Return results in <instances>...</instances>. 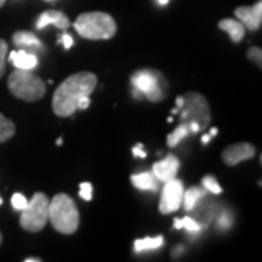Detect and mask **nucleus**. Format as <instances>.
<instances>
[{
    "mask_svg": "<svg viewBox=\"0 0 262 262\" xmlns=\"http://www.w3.org/2000/svg\"><path fill=\"white\" fill-rule=\"evenodd\" d=\"M96 76L91 72H80L67 77L53 96V111L58 117H70L77 110V102L83 96H91L96 86Z\"/></svg>",
    "mask_w": 262,
    "mask_h": 262,
    "instance_id": "obj_1",
    "label": "nucleus"
},
{
    "mask_svg": "<svg viewBox=\"0 0 262 262\" xmlns=\"http://www.w3.org/2000/svg\"><path fill=\"white\" fill-rule=\"evenodd\" d=\"M50 223L58 233L73 234L79 227L80 215L75 201L67 194H57L48 207Z\"/></svg>",
    "mask_w": 262,
    "mask_h": 262,
    "instance_id": "obj_2",
    "label": "nucleus"
},
{
    "mask_svg": "<svg viewBox=\"0 0 262 262\" xmlns=\"http://www.w3.org/2000/svg\"><path fill=\"white\" fill-rule=\"evenodd\" d=\"M73 27L86 39H110L117 34L115 19L105 12H86L79 15Z\"/></svg>",
    "mask_w": 262,
    "mask_h": 262,
    "instance_id": "obj_3",
    "label": "nucleus"
},
{
    "mask_svg": "<svg viewBox=\"0 0 262 262\" xmlns=\"http://www.w3.org/2000/svg\"><path fill=\"white\" fill-rule=\"evenodd\" d=\"M8 88L15 98L27 102H37L46 95L44 80L32 72L22 69L12 72L8 80Z\"/></svg>",
    "mask_w": 262,
    "mask_h": 262,
    "instance_id": "obj_4",
    "label": "nucleus"
},
{
    "mask_svg": "<svg viewBox=\"0 0 262 262\" xmlns=\"http://www.w3.org/2000/svg\"><path fill=\"white\" fill-rule=\"evenodd\" d=\"M131 84L134 88L133 94L139 99V98H147L150 102H160L165 99V79L156 70H150V69H141L137 70L136 73L131 76Z\"/></svg>",
    "mask_w": 262,
    "mask_h": 262,
    "instance_id": "obj_5",
    "label": "nucleus"
},
{
    "mask_svg": "<svg viewBox=\"0 0 262 262\" xmlns=\"http://www.w3.org/2000/svg\"><path fill=\"white\" fill-rule=\"evenodd\" d=\"M48 207H50V200L44 192H37L28 201L27 207L20 210V219L19 225L24 230L35 233L42 230L50 220L48 215Z\"/></svg>",
    "mask_w": 262,
    "mask_h": 262,
    "instance_id": "obj_6",
    "label": "nucleus"
},
{
    "mask_svg": "<svg viewBox=\"0 0 262 262\" xmlns=\"http://www.w3.org/2000/svg\"><path fill=\"white\" fill-rule=\"evenodd\" d=\"M181 111V122H196L200 125V131L206 130L210 125V105L201 94L188 92L184 95V105Z\"/></svg>",
    "mask_w": 262,
    "mask_h": 262,
    "instance_id": "obj_7",
    "label": "nucleus"
},
{
    "mask_svg": "<svg viewBox=\"0 0 262 262\" xmlns=\"http://www.w3.org/2000/svg\"><path fill=\"white\" fill-rule=\"evenodd\" d=\"M165 187L162 191L159 203V211L162 214H170L178 211L182 206V196H184V184L182 181L173 178L163 182Z\"/></svg>",
    "mask_w": 262,
    "mask_h": 262,
    "instance_id": "obj_8",
    "label": "nucleus"
},
{
    "mask_svg": "<svg viewBox=\"0 0 262 262\" xmlns=\"http://www.w3.org/2000/svg\"><path fill=\"white\" fill-rule=\"evenodd\" d=\"M255 155H256L255 146L251 143L244 141V143H236V144L226 147L222 158H223V162L227 166H236L244 160L252 159Z\"/></svg>",
    "mask_w": 262,
    "mask_h": 262,
    "instance_id": "obj_9",
    "label": "nucleus"
},
{
    "mask_svg": "<svg viewBox=\"0 0 262 262\" xmlns=\"http://www.w3.org/2000/svg\"><path fill=\"white\" fill-rule=\"evenodd\" d=\"M236 18L249 31H258L262 24V2L258 0L253 6H239L234 10Z\"/></svg>",
    "mask_w": 262,
    "mask_h": 262,
    "instance_id": "obj_10",
    "label": "nucleus"
},
{
    "mask_svg": "<svg viewBox=\"0 0 262 262\" xmlns=\"http://www.w3.org/2000/svg\"><path fill=\"white\" fill-rule=\"evenodd\" d=\"M179 169V159L169 153L168 156L165 159L159 160L153 165V175L156 177V179L159 182H166V181H170V179L177 178V173H178Z\"/></svg>",
    "mask_w": 262,
    "mask_h": 262,
    "instance_id": "obj_11",
    "label": "nucleus"
},
{
    "mask_svg": "<svg viewBox=\"0 0 262 262\" xmlns=\"http://www.w3.org/2000/svg\"><path fill=\"white\" fill-rule=\"evenodd\" d=\"M48 25H54L58 29H67L72 24H70V19L66 16L63 12L60 10H46L42 12L37 19V24L35 27L37 29H44Z\"/></svg>",
    "mask_w": 262,
    "mask_h": 262,
    "instance_id": "obj_12",
    "label": "nucleus"
},
{
    "mask_svg": "<svg viewBox=\"0 0 262 262\" xmlns=\"http://www.w3.org/2000/svg\"><path fill=\"white\" fill-rule=\"evenodd\" d=\"M9 61L15 66L16 69L22 70H32L38 66V57L28 53L25 48L19 51H12L9 54Z\"/></svg>",
    "mask_w": 262,
    "mask_h": 262,
    "instance_id": "obj_13",
    "label": "nucleus"
},
{
    "mask_svg": "<svg viewBox=\"0 0 262 262\" xmlns=\"http://www.w3.org/2000/svg\"><path fill=\"white\" fill-rule=\"evenodd\" d=\"M219 28L226 31L233 42H241L245 37V25L236 19H222L219 22Z\"/></svg>",
    "mask_w": 262,
    "mask_h": 262,
    "instance_id": "obj_14",
    "label": "nucleus"
},
{
    "mask_svg": "<svg viewBox=\"0 0 262 262\" xmlns=\"http://www.w3.org/2000/svg\"><path fill=\"white\" fill-rule=\"evenodd\" d=\"M131 182L134 187L141 191H158L159 188V181L153 175V172L136 173L131 177Z\"/></svg>",
    "mask_w": 262,
    "mask_h": 262,
    "instance_id": "obj_15",
    "label": "nucleus"
},
{
    "mask_svg": "<svg viewBox=\"0 0 262 262\" xmlns=\"http://www.w3.org/2000/svg\"><path fill=\"white\" fill-rule=\"evenodd\" d=\"M13 44L16 47L22 48H38L41 50L42 48V42L39 41V38L29 32V31H18L13 34Z\"/></svg>",
    "mask_w": 262,
    "mask_h": 262,
    "instance_id": "obj_16",
    "label": "nucleus"
},
{
    "mask_svg": "<svg viewBox=\"0 0 262 262\" xmlns=\"http://www.w3.org/2000/svg\"><path fill=\"white\" fill-rule=\"evenodd\" d=\"M163 244H165L163 236L144 237V239H139L134 242V249H136V252H144V251H150V249H158Z\"/></svg>",
    "mask_w": 262,
    "mask_h": 262,
    "instance_id": "obj_17",
    "label": "nucleus"
},
{
    "mask_svg": "<svg viewBox=\"0 0 262 262\" xmlns=\"http://www.w3.org/2000/svg\"><path fill=\"white\" fill-rule=\"evenodd\" d=\"M201 196H204L203 189H200L198 187L189 188V189H187V191H184L182 206H184V208H185L187 211H192V210H194V207H195V204L198 203V200H200Z\"/></svg>",
    "mask_w": 262,
    "mask_h": 262,
    "instance_id": "obj_18",
    "label": "nucleus"
},
{
    "mask_svg": "<svg viewBox=\"0 0 262 262\" xmlns=\"http://www.w3.org/2000/svg\"><path fill=\"white\" fill-rule=\"evenodd\" d=\"M15 131H16V127H15L13 121L0 113V143H5L12 139Z\"/></svg>",
    "mask_w": 262,
    "mask_h": 262,
    "instance_id": "obj_19",
    "label": "nucleus"
},
{
    "mask_svg": "<svg viewBox=\"0 0 262 262\" xmlns=\"http://www.w3.org/2000/svg\"><path fill=\"white\" fill-rule=\"evenodd\" d=\"M188 134H189V125L187 122H181L178 127L168 136V146L175 147L177 144H179V141L187 137Z\"/></svg>",
    "mask_w": 262,
    "mask_h": 262,
    "instance_id": "obj_20",
    "label": "nucleus"
},
{
    "mask_svg": "<svg viewBox=\"0 0 262 262\" xmlns=\"http://www.w3.org/2000/svg\"><path fill=\"white\" fill-rule=\"evenodd\" d=\"M203 187L206 188L207 191L213 192V194H222V192H223L220 184H219V182L215 181L214 177H211V175H207V177L203 178Z\"/></svg>",
    "mask_w": 262,
    "mask_h": 262,
    "instance_id": "obj_21",
    "label": "nucleus"
},
{
    "mask_svg": "<svg viewBox=\"0 0 262 262\" xmlns=\"http://www.w3.org/2000/svg\"><path fill=\"white\" fill-rule=\"evenodd\" d=\"M8 42L5 39H0V77L5 75L6 69V57H8Z\"/></svg>",
    "mask_w": 262,
    "mask_h": 262,
    "instance_id": "obj_22",
    "label": "nucleus"
},
{
    "mask_svg": "<svg viewBox=\"0 0 262 262\" xmlns=\"http://www.w3.org/2000/svg\"><path fill=\"white\" fill-rule=\"evenodd\" d=\"M248 58L255 63V64L258 66V67H261L262 66V50L259 47H252L249 48V51H248Z\"/></svg>",
    "mask_w": 262,
    "mask_h": 262,
    "instance_id": "obj_23",
    "label": "nucleus"
},
{
    "mask_svg": "<svg viewBox=\"0 0 262 262\" xmlns=\"http://www.w3.org/2000/svg\"><path fill=\"white\" fill-rule=\"evenodd\" d=\"M27 204H28V200L25 198V195H22V194H19V192L12 195V206H13L15 210H19V211H20V210H24V208L27 207Z\"/></svg>",
    "mask_w": 262,
    "mask_h": 262,
    "instance_id": "obj_24",
    "label": "nucleus"
},
{
    "mask_svg": "<svg viewBox=\"0 0 262 262\" xmlns=\"http://www.w3.org/2000/svg\"><path fill=\"white\" fill-rule=\"evenodd\" d=\"M181 226H182V229H187L188 232H198L201 227L200 225L196 223L194 219H191V217H184V219H181Z\"/></svg>",
    "mask_w": 262,
    "mask_h": 262,
    "instance_id": "obj_25",
    "label": "nucleus"
},
{
    "mask_svg": "<svg viewBox=\"0 0 262 262\" xmlns=\"http://www.w3.org/2000/svg\"><path fill=\"white\" fill-rule=\"evenodd\" d=\"M232 225H233V219H232L230 213H223V214L220 215V219H219V229L227 230V229L232 227Z\"/></svg>",
    "mask_w": 262,
    "mask_h": 262,
    "instance_id": "obj_26",
    "label": "nucleus"
},
{
    "mask_svg": "<svg viewBox=\"0 0 262 262\" xmlns=\"http://www.w3.org/2000/svg\"><path fill=\"white\" fill-rule=\"evenodd\" d=\"M79 195L82 196L83 200H86V201H91L92 200V184H89V182L80 184Z\"/></svg>",
    "mask_w": 262,
    "mask_h": 262,
    "instance_id": "obj_27",
    "label": "nucleus"
},
{
    "mask_svg": "<svg viewBox=\"0 0 262 262\" xmlns=\"http://www.w3.org/2000/svg\"><path fill=\"white\" fill-rule=\"evenodd\" d=\"M133 155H134V158H141V159L146 158V151H143V144L141 143H139L136 147H133Z\"/></svg>",
    "mask_w": 262,
    "mask_h": 262,
    "instance_id": "obj_28",
    "label": "nucleus"
},
{
    "mask_svg": "<svg viewBox=\"0 0 262 262\" xmlns=\"http://www.w3.org/2000/svg\"><path fill=\"white\" fill-rule=\"evenodd\" d=\"M60 42H63V46H64L66 50H70L72 46H73V38L70 37L69 34H63V37L60 39Z\"/></svg>",
    "mask_w": 262,
    "mask_h": 262,
    "instance_id": "obj_29",
    "label": "nucleus"
},
{
    "mask_svg": "<svg viewBox=\"0 0 262 262\" xmlns=\"http://www.w3.org/2000/svg\"><path fill=\"white\" fill-rule=\"evenodd\" d=\"M91 105V96H83L79 102H77V110H88Z\"/></svg>",
    "mask_w": 262,
    "mask_h": 262,
    "instance_id": "obj_30",
    "label": "nucleus"
},
{
    "mask_svg": "<svg viewBox=\"0 0 262 262\" xmlns=\"http://www.w3.org/2000/svg\"><path fill=\"white\" fill-rule=\"evenodd\" d=\"M177 105H178L179 110L182 108V105H184V96H178V98H177Z\"/></svg>",
    "mask_w": 262,
    "mask_h": 262,
    "instance_id": "obj_31",
    "label": "nucleus"
},
{
    "mask_svg": "<svg viewBox=\"0 0 262 262\" xmlns=\"http://www.w3.org/2000/svg\"><path fill=\"white\" fill-rule=\"evenodd\" d=\"M210 140H211V136H208V134H204V136H203V139H201L203 144H207Z\"/></svg>",
    "mask_w": 262,
    "mask_h": 262,
    "instance_id": "obj_32",
    "label": "nucleus"
},
{
    "mask_svg": "<svg viewBox=\"0 0 262 262\" xmlns=\"http://www.w3.org/2000/svg\"><path fill=\"white\" fill-rule=\"evenodd\" d=\"M39 261H41L39 258H27V259H25V262H39Z\"/></svg>",
    "mask_w": 262,
    "mask_h": 262,
    "instance_id": "obj_33",
    "label": "nucleus"
},
{
    "mask_svg": "<svg viewBox=\"0 0 262 262\" xmlns=\"http://www.w3.org/2000/svg\"><path fill=\"white\" fill-rule=\"evenodd\" d=\"M215 134H217V128H215V127H213V128L210 130V136L213 137V136H215Z\"/></svg>",
    "mask_w": 262,
    "mask_h": 262,
    "instance_id": "obj_34",
    "label": "nucleus"
},
{
    "mask_svg": "<svg viewBox=\"0 0 262 262\" xmlns=\"http://www.w3.org/2000/svg\"><path fill=\"white\" fill-rule=\"evenodd\" d=\"M158 2H159L160 5H168L169 3V0H158Z\"/></svg>",
    "mask_w": 262,
    "mask_h": 262,
    "instance_id": "obj_35",
    "label": "nucleus"
},
{
    "mask_svg": "<svg viewBox=\"0 0 262 262\" xmlns=\"http://www.w3.org/2000/svg\"><path fill=\"white\" fill-rule=\"evenodd\" d=\"M5 3H6V0H0V8H3V6H5Z\"/></svg>",
    "mask_w": 262,
    "mask_h": 262,
    "instance_id": "obj_36",
    "label": "nucleus"
},
{
    "mask_svg": "<svg viewBox=\"0 0 262 262\" xmlns=\"http://www.w3.org/2000/svg\"><path fill=\"white\" fill-rule=\"evenodd\" d=\"M2 239H3V237H2V232H0V245H2Z\"/></svg>",
    "mask_w": 262,
    "mask_h": 262,
    "instance_id": "obj_37",
    "label": "nucleus"
},
{
    "mask_svg": "<svg viewBox=\"0 0 262 262\" xmlns=\"http://www.w3.org/2000/svg\"><path fill=\"white\" fill-rule=\"evenodd\" d=\"M2 203H3V200H2V196H0V206H2Z\"/></svg>",
    "mask_w": 262,
    "mask_h": 262,
    "instance_id": "obj_38",
    "label": "nucleus"
},
{
    "mask_svg": "<svg viewBox=\"0 0 262 262\" xmlns=\"http://www.w3.org/2000/svg\"><path fill=\"white\" fill-rule=\"evenodd\" d=\"M46 2H56V0H46Z\"/></svg>",
    "mask_w": 262,
    "mask_h": 262,
    "instance_id": "obj_39",
    "label": "nucleus"
}]
</instances>
